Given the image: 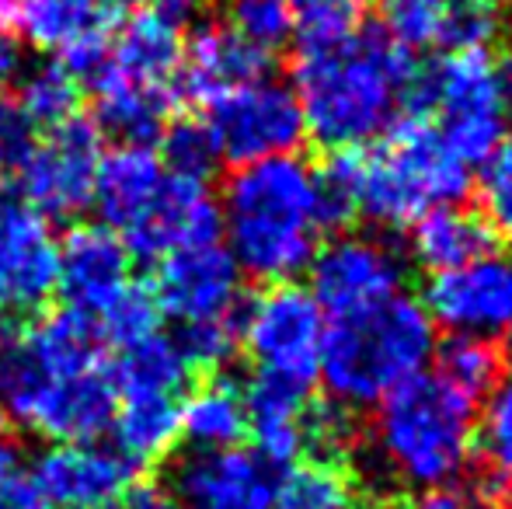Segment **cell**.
<instances>
[{
    "instance_id": "obj_1",
    "label": "cell",
    "mask_w": 512,
    "mask_h": 509,
    "mask_svg": "<svg viewBox=\"0 0 512 509\" xmlns=\"http://www.w3.org/2000/svg\"><path fill=\"white\" fill-rule=\"evenodd\" d=\"M415 77L411 53L384 28H356L338 39H297L290 88L307 136L335 154L377 143L405 116Z\"/></svg>"
},
{
    "instance_id": "obj_2",
    "label": "cell",
    "mask_w": 512,
    "mask_h": 509,
    "mask_svg": "<svg viewBox=\"0 0 512 509\" xmlns=\"http://www.w3.org/2000/svg\"><path fill=\"white\" fill-rule=\"evenodd\" d=\"M216 203L223 248L255 283H293L321 248L317 178L297 154L234 168Z\"/></svg>"
},
{
    "instance_id": "obj_3",
    "label": "cell",
    "mask_w": 512,
    "mask_h": 509,
    "mask_svg": "<svg viewBox=\"0 0 512 509\" xmlns=\"http://www.w3.org/2000/svg\"><path fill=\"white\" fill-rule=\"evenodd\" d=\"M436 346V325L422 300L394 293L356 314L328 318L317 377L328 401L345 412L377 408L405 381L425 374Z\"/></svg>"
},
{
    "instance_id": "obj_4",
    "label": "cell",
    "mask_w": 512,
    "mask_h": 509,
    "mask_svg": "<svg viewBox=\"0 0 512 509\" xmlns=\"http://www.w3.org/2000/svg\"><path fill=\"white\" fill-rule=\"evenodd\" d=\"M373 454L408 489H446L474 454V401L429 370L411 377L377 405Z\"/></svg>"
},
{
    "instance_id": "obj_5",
    "label": "cell",
    "mask_w": 512,
    "mask_h": 509,
    "mask_svg": "<svg viewBox=\"0 0 512 509\" xmlns=\"http://www.w3.org/2000/svg\"><path fill=\"white\" fill-rule=\"evenodd\" d=\"M471 192V168L443 143L422 112H405L356 150V213L384 231L411 227L425 210L453 206Z\"/></svg>"
},
{
    "instance_id": "obj_6",
    "label": "cell",
    "mask_w": 512,
    "mask_h": 509,
    "mask_svg": "<svg viewBox=\"0 0 512 509\" xmlns=\"http://www.w3.org/2000/svg\"><path fill=\"white\" fill-rule=\"evenodd\" d=\"M115 394L108 367L67 370L42 360L25 328L0 339V412L53 443H95L112 426Z\"/></svg>"
},
{
    "instance_id": "obj_7",
    "label": "cell",
    "mask_w": 512,
    "mask_h": 509,
    "mask_svg": "<svg viewBox=\"0 0 512 509\" xmlns=\"http://www.w3.org/2000/svg\"><path fill=\"white\" fill-rule=\"evenodd\" d=\"M408 109L422 112L467 168L485 164L512 136V56L443 53L418 70Z\"/></svg>"
},
{
    "instance_id": "obj_8",
    "label": "cell",
    "mask_w": 512,
    "mask_h": 509,
    "mask_svg": "<svg viewBox=\"0 0 512 509\" xmlns=\"http://www.w3.org/2000/svg\"><path fill=\"white\" fill-rule=\"evenodd\" d=\"M328 318L300 283L265 286L237 318V335L258 374L286 377L293 384H310L321 363Z\"/></svg>"
},
{
    "instance_id": "obj_9",
    "label": "cell",
    "mask_w": 512,
    "mask_h": 509,
    "mask_svg": "<svg viewBox=\"0 0 512 509\" xmlns=\"http://www.w3.org/2000/svg\"><path fill=\"white\" fill-rule=\"evenodd\" d=\"M206 126L220 150V161L234 168L265 157L297 154L307 126L290 84L276 77H255L206 105Z\"/></svg>"
},
{
    "instance_id": "obj_10",
    "label": "cell",
    "mask_w": 512,
    "mask_h": 509,
    "mask_svg": "<svg viewBox=\"0 0 512 509\" xmlns=\"http://www.w3.org/2000/svg\"><path fill=\"white\" fill-rule=\"evenodd\" d=\"M310 297L324 318H342L401 293L405 255L394 241L373 234H335L307 265Z\"/></svg>"
},
{
    "instance_id": "obj_11",
    "label": "cell",
    "mask_w": 512,
    "mask_h": 509,
    "mask_svg": "<svg viewBox=\"0 0 512 509\" xmlns=\"http://www.w3.org/2000/svg\"><path fill=\"white\" fill-rule=\"evenodd\" d=\"M102 154V133L91 119L74 116L70 123L56 126L18 171L21 203L46 220L81 217L95 196Z\"/></svg>"
},
{
    "instance_id": "obj_12",
    "label": "cell",
    "mask_w": 512,
    "mask_h": 509,
    "mask_svg": "<svg viewBox=\"0 0 512 509\" xmlns=\"http://www.w3.org/2000/svg\"><path fill=\"white\" fill-rule=\"evenodd\" d=\"M422 307L450 335L499 339L512 332V252H485L457 269L432 272Z\"/></svg>"
},
{
    "instance_id": "obj_13",
    "label": "cell",
    "mask_w": 512,
    "mask_h": 509,
    "mask_svg": "<svg viewBox=\"0 0 512 509\" xmlns=\"http://www.w3.org/2000/svg\"><path fill=\"white\" fill-rule=\"evenodd\" d=\"M241 269L220 241L192 245L164 255L150 279L161 318H171L178 328L230 321L241 311Z\"/></svg>"
},
{
    "instance_id": "obj_14",
    "label": "cell",
    "mask_w": 512,
    "mask_h": 509,
    "mask_svg": "<svg viewBox=\"0 0 512 509\" xmlns=\"http://www.w3.org/2000/svg\"><path fill=\"white\" fill-rule=\"evenodd\" d=\"M60 283V241L21 199H0V311L39 314Z\"/></svg>"
},
{
    "instance_id": "obj_15",
    "label": "cell",
    "mask_w": 512,
    "mask_h": 509,
    "mask_svg": "<svg viewBox=\"0 0 512 509\" xmlns=\"http://www.w3.org/2000/svg\"><path fill=\"white\" fill-rule=\"evenodd\" d=\"M28 478L49 509H122L136 468L119 450L98 443H53L35 457Z\"/></svg>"
},
{
    "instance_id": "obj_16",
    "label": "cell",
    "mask_w": 512,
    "mask_h": 509,
    "mask_svg": "<svg viewBox=\"0 0 512 509\" xmlns=\"http://www.w3.org/2000/svg\"><path fill=\"white\" fill-rule=\"evenodd\" d=\"M171 492L185 509H272L276 478L255 450H192L171 471Z\"/></svg>"
},
{
    "instance_id": "obj_17",
    "label": "cell",
    "mask_w": 512,
    "mask_h": 509,
    "mask_svg": "<svg viewBox=\"0 0 512 509\" xmlns=\"http://www.w3.org/2000/svg\"><path fill=\"white\" fill-rule=\"evenodd\" d=\"M119 238L129 255L147 262H161L178 248L213 245L220 241V203L209 192V182L168 175L154 206Z\"/></svg>"
},
{
    "instance_id": "obj_18",
    "label": "cell",
    "mask_w": 512,
    "mask_h": 509,
    "mask_svg": "<svg viewBox=\"0 0 512 509\" xmlns=\"http://www.w3.org/2000/svg\"><path fill=\"white\" fill-rule=\"evenodd\" d=\"M133 255L105 224H74L60 241V283L67 307L98 318L133 279Z\"/></svg>"
},
{
    "instance_id": "obj_19",
    "label": "cell",
    "mask_w": 512,
    "mask_h": 509,
    "mask_svg": "<svg viewBox=\"0 0 512 509\" xmlns=\"http://www.w3.org/2000/svg\"><path fill=\"white\" fill-rule=\"evenodd\" d=\"M269 74V56L262 49L248 46L241 35H234L227 25L203 21L196 25L192 39L182 49V67L175 77V95L196 98L209 105L213 98L227 95V91L241 88V84L255 81V77Z\"/></svg>"
},
{
    "instance_id": "obj_20",
    "label": "cell",
    "mask_w": 512,
    "mask_h": 509,
    "mask_svg": "<svg viewBox=\"0 0 512 509\" xmlns=\"http://www.w3.org/2000/svg\"><path fill=\"white\" fill-rule=\"evenodd\" d=\"M244 419L255 440V454L265 464H297L307 450V387L286 377L255 374L241 387Z\"/></svg>"
},
{
    "instance_id": "obj_21",
    "label": "cell",
    "mask_w": 512,
    "mask_h": 509,
    "mask_svg": "<svg viewBox=\"0 0 512 509\" xmlns=\"http://www.w3.org/2000/svg\"><path fill=\"white\" fill-rule=\"evenodd\" d=\"M164 182H168V171L154 147L119 143L112 154H102L91 206L98 210L108 231L122 234L154 206Z\"/></svg>"
},
{
    "instance_id": "obj_22",
    "label": "cell",
    "mask_w": 512,
    "mask_h": 509,
    "mask_svg": "<svg viewBox=\"0 0 512 509\" xmlns=\"http://www.w3.org/2000/svg\"><path fill=\"white\" fill-rule=\"evenodd\" d=\"M91 91H95L91 123L98 126V133L119 143H133V147H150L164 133L168 112L175 105V88L133 81L112 67L91 84Z\"/></svg>"
},
{
    "instance_id": "obj_23",
    "label": "cell",
    "mask_w": 512,
    "mask_h": 509,
    "mask_svg": "<svg viewBox=\"0 0 512 509\" xmlns=\"http://www.w3.org/2000/svg\"><path fill=\"white\" fill-rule=\"evenodd\" d=\"M495 234L488 220L474 210H464L460 203L425 210L408 227V252L422 269L446 272L457 265L474 262L478 255L492 252Z\"/></svg>"
},
{
    "instance_id": "obj_24",
    "label": "cell",
    "mask_w": 512,
    "mask_h": 509,
    "mask_svg": "<svg viewBox=\"0 0 512 509\" xmlns=\"http://www.w3.org/2000/svg\"><path fill=\"white\" fill-rule=\"evenodd\" d=\"M182 49V28L168 25L150 11H140L112 32V70L143 84L175 88Z\"/></svg>"
},
{
    "instance_id": "obj_25",
    "label": "cell",
    "mask_w": 512,
    "mask_h": 509,
    "mask_svg": "<svg viewBox=\"0 0 512 509\" xmlns=\"http://www.w3.org/2000/svg\"><path fill=\"white\" fill-rule=\"evenodd\" d=\"M115 450L133 468L161 464L182 440L178 401L171 394H129L115 405L112 415Z\"/></svg>"
},
{
    "instance_id": "obj_26",
    "label": "cell",
    "mask_w": 512,
    "mask_h": 509,
    "mask_svg": "<svg viewBox=\"0 0 512 509\" xmlns=\"http://www.w3.org/2000/svg\"><path fill=\"white\" fill-rule=\"evenodd\" d=\"M474 454H478V496L485 506L512 496V370L485 394L481 415H474Z\"/></svg>"
},
{
    "instance_id": "obj_27",
    "label": "cell",
    "mask_w": 512,
    "mask_h": 509,
    "mask_svg": "<svg viewBox=\"0 0 512 509\" xmlns=\"http://www.w3.org/2000/svg\"><path fill=\"white\" fill-rule=\"evenodd\" d=\"M178 419H182V440L192 450L241 447V440L248 436L241 387L227 377H209L192 387L189 398L178 405Z\"/></svg>"
},
{
    "instance_id": "obj_28",
    "label": "cell",
    "mask_w": 512,
    "mask_h": 509,
    "mask_svg": "<svg viewBox=\"0 0 512 509\" xmlns=\"http://www.w3.org/2000/svg\"><path fill=\"white\" fill-rule=\"evenodd\" d=\"M108 374H112L119 398H129V394H171L175 398L192 370L178 342L164 332H154L147 339L133 342V346L119 349Z\"/></svg>"
},
{
    "instance_id": "obj_29",
    "label": "cell",
    "mask_w": 512,
    "mask_h": 509,
    "mask_svg": "<svg viewBox=\"0 0 512 509\" xmlns=\"http://www.w3.org/2000/svg\"><path fill=\"white\" fill-rule=\"evenodd\" d=\"M272 509H359V499L342 464L297 461L276 482Z\"/></svg>"
},
{
    "instance_id": "obj_30",
    "label": "cell",
    "mask_w": 512,
    "mask_h": 509,
    "mask_svg": "<svg viewBox=\"0 0 512 509\" xmlns=\"http://www.w3.org/2000/svg\"><path fill=\"white\" fill-rule=\"evenodd\" d=\"M108 11H115L108 0H21L14 25L21 39L60 53L74 35H81Z\"/></svg>"
},
{
    "instance_id": "obj_31",
    "label": "cell",
    "mask_w": 512,
    "mask_h": 509,
    "mask_svg": "<svg viewBox=\"0 0 512 509\" xmlns=\"http://www.w3.org/2000/svg\"><path fill=\"white\" fill-rule=\"evenodd\" d=\"M432 363H436L432 374L439 381H446L453 391H460L471 401L485 398L502 377L499 346L492 339H478V335H450L436 346Z\"/></svg>"
},
{
    "instance_id": "obj_32",
    "label": "cell",
    "mask_w": 512,
    "mask_h": 509,
    "mask_svg": "<svg viewBox=\"0 0 512 509\" xmlns=\"http://www.w3.org/2000/svg\"><path fill=\"white\" fill-rule=\"evenodd\" d=\"M18 105L28 112L35 126H63L77 116L81 105V81L60 60H46L25 67L18 81Z\"/></svg>"
},
{
    "instance_id": "obj_33",
    "label": "cell",
    "mask_w": 512,
    "mask_h": 509,
    "mask_svg": "<svg viewBox=\"0 0 512 509\" xmlns=\"http://www.w3.org/2000/svg\"><path fill=\"white\" fill-rule=\"evenodd\" d=\"M157 140H161V154L157 157H161L168 175L196 178V182L213 178L216 164H220V150H216V140L209 133L206 119H171Z\"/></svg>"
},
{
    "instance_id": "obj_34",
    "label": "cell",
    "mask_w": 512,
    "mask_h": 509,
    "mask_svg": "<svg viewBox=\"0 0 512 509\" xmlns=\"http://www.w3.org/2000/svg\"><path fill=\"white\" fill-rule=\"evenodd\" d=\"M506 28L499 0H450L439 21V42L443 53H471V49H492Z\"/></svg>"
},
{
    "instance_id": "obj_35",
    "label": "cell",
    "mask_w": 512,
    "mask_h": 509,
    "mask_svg": "<svg viewBox=\"0 0 512 509\" xmlns=\"http://www.w3.org/2000/svg\"><path fill=\"white\" fill-rule=\"evenodd\" d=\"M223 25L234 35H241L248 46L262 49L265 56L276 53L297 35L290 0H230Z\"/></svg>"
},
{
    "instance_id": "obj_36",
    "label": "cell",
    "mask_w": 512,
    "mask_h": 509,
    "mask_svg": "<svg viewBox=\"0 0 512 509\" xmlns=\"http://www.w3.org/2000/svg\"><path fill=\"white\" fill-rule=\"evenodd\" d=\"M95 321L102 328V339L119 349L161 332V311H157L154 297H150V286L140 283H129Z\"/></svg>"
},
{
    "instance_id": "obj_37",
    "label": "cell",
    "mask_w": 512,
    "mask_h": 509,
    "mask_svg": "<svg viewBox=\"0 0 512 509\" xmlns=\"http://www.w3.org/2000/svg\"><path fill=\"white\" fill-rule=\"evenodd\" d=\"M450 0H380L384 11V32L391 35L398 46L425 49L439 42V21Z\"/></svg>"
},
{
    "instance_id": "obj_38",
    "label": "cell",
    "mask_w": 512,
    "mask_h": 509,
    "mask_svg": "<svg viewBox=\"0 0 512 509\" xmlns=\"http://www.w3.org/2000/svg\"><path fill=\"white\" fill-rule=\"evenodd\" d=\"M237 318H241V314H237ZM237 318L178 328L175 342H178V349H182L189 370H209V374H220V370L234 360L237 346H241Z\"/></svg>"
},
{
    "instance_id": "obj_39",
    "label": "cell",
    "mask_w": 512,
    "mask_h": 509,
    "mask_svg": "<svg viewBox=\"0 0 512 509\" xmlns=\"http://www.w3.org/2000/svg\"><path fill=\"white\" fill-rule=\"evenodd\" d=\"M370 0H290L297 39H338L363 28Z\"/></svg>"
},
{
    "instance_id": "obj_40",
    "label": "cell",
    "mask_w": 512,
    "mask_h": 509,
    "mask_svg": "<svg viewBox=\"0 0 512 509\" xmlns=\"http://www.w3.org/2000/svg\"><path fill=\"white\" fill-rule=\"evenodd\" d=\"M481 217L488 220L492 234L512 241V136L481 164L478 178Z\"/></svg>"
},
{
    "instance_id": "obj_41",
    "label": "cell",
    "mask_w": 512,
    "mask_h": 509,
    "mask_svg": "<svg viewBox=\"0 0 512 509\" xmlns=\"http://www.w3.org/2000/svg\"><path fill=\"white\" fill-rule=\"evenodd\" d=\"M39 147V126L28 119L18 98L0 95V175H18Z\"/></svg>"
},
{
    "instance_id": "obj_42",
    "label": "cell",
    "mask_w": 512,
    "mask_h": 509,
    "mask_svg": "<svg viewBox=\"0 0 512 509\" xmlns=\"http://www.w3.org/2000/svg\"><path fill=\"white\" fill-rule=\"evenodd\" d=\"M25 67H28L25 39H21L14 25H0V91L18 84Z\"/></svg>"
},
{
    "instance_id": "obj_43",
    "label": "cell",
    "mask_w": 512,
    "mask_h": 509,
    "mask_svg": "<svg viewBox=\"0 0 512 509\" xmlns=\"http://www.w3.org/2000/svg\"><path fill=\"white\" fill-rule=\"evenodd\" d=\"M203 4L206 0H147L143 11L157 14V18L168 21V25H175V28H189L192 21L203 14Z\"/></svg>"
},
{
    "instance_id": "obj_44",
    "label": "cell",
    "mask_w": 512,
    "mask_h": 509,
    "mask_svg": "<svg viewBox=\"0 0 512 509\" xmlns=\"http://www.w3.org/2000/svg\"><path fill=\"white\" fill-rule=\"evenodd\" d=\"M0 509H49L42 492L32 485L28 475H14L11 482L0 489Z\"/></svg>"
},
{
    "instance_id": "obj_45",
    "label": "cell",
    "mask_w": 512,
    "mask_h": 509,
    "mask_svg": "<svg viewBox=\"0 0 512 509\" xmlns=\"http://www.w3.org/2000/svg\"><path fill=\"white\" fill-rule=\"evenodd\" d=\"M122 509H182L175 503L171 492H164L161 485H150V482H136L133 492H129L126 506Z\"/></svg>"
},
{
    "instance_id": "obj_46",
    "label": "cell",
    "mask_w": 512,
    "mask_h": 509,
    "mask_svg": "<svg viewBox=\"0 0 512 509\" xmlns=\"http://www.w3.org/2000/svg\"><path fill=\"white\" fill-rule=\"evenodd\" d=\"M411 509H478V503H474L471 496H464V492H457V489H450V485H446V489L422 492Z\"/></svg>"
},
{
    "instance_id": "obj_47",
    "label": "cell",
    "mask_w": 512,
    "mask_h": 509,
    "mask_svg": "<svg viewBox=\"0 0 512 509\" xmlns=\"http://www.w3.org/2000/svg\"><path fill=\"white\" fill-rule=\"evenodd\" d=\"M14 475H18V450L7 440H0V489H4Z\"/></svg>"
},
{
    "instance_id": "obj_48",
    "label": "cell",
    "mask_w": 512,
    "mask_h": 509,
    "mask_svg": "<svg viewBox=\"0 0 512 509\" xmlns=\"http://www.w3.org/2000/svg\"><path fill=\"white\" fill-rule=\"evenodd\" d=\"M147 0H108V7H143Z\"/></svg>"
},
{
    "instance_id": "obj_49",
    "label": "cell",
    "mask_w": 512,
    "mask_h": 509,
    "mask_svg": "<svg viewBox=\"0 0 512 509\" xmlns=\"http://www.w3.org/2000/svg\"><path fill=\"white\" fill-rule=\"evenodd\" d=\"M4 429H7V419H4V412H0V440H4Z\"/></svg>"
},
{
    "instance_id": "obj_50",
    "label": "cell",
    "mask_w": 512,
    "mask_h": 509,
    "mask_svg": "<svg viewBox=\"0 0 512 509\" xmlns=\"http://www.w3.org/2000/svg\"><path fill=\"white\" fill-rule=\"evenodd\" d=\"M509 346H512V332H509Z\"/></svg>"
}]
</instances>
